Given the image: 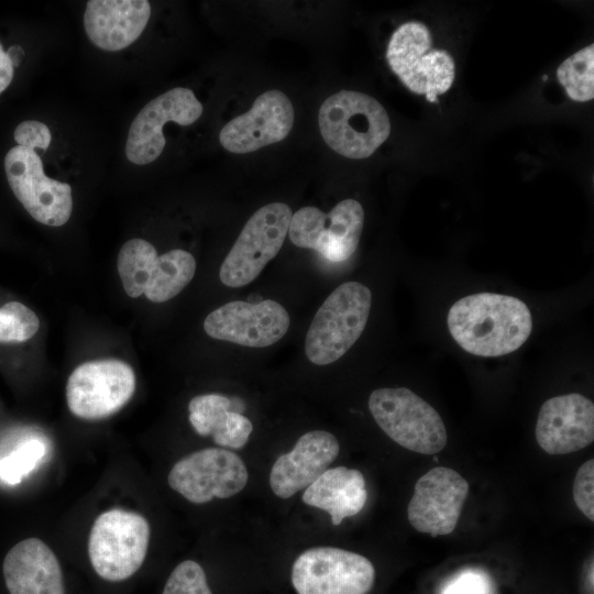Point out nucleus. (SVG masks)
Here are the masks:
<instances>
[{
  "instance_id": "f257e3e1",
  "label": "nucleus",
  "mask_w": 594,
  "mask_h": 594,
  "mask_svg": "<svg viewBox=\"0 0 594 594\" xmlns=\"http://www.w3.org/2000/svg\"><path fill=\"white\" fill-rule=\"evenodd\" d=\"M450 334L466 352L485 358L506 355L530 336L532 318L520 299L493 293L465 296L447 317Z\"/></svg>"
},
{
  "instance_id": "f03ea898",
  "label": "nucleus",
  "mask_w": 594,
  "mask_h": 594,
  "mask_svg": "<svg viewBox=\"0 0 594 594\" xmlns=\"http://www.w3.org/2000/svg\"><path fill=\"white\" fill-rule=\"evenodd\" d=\"M318 122L329 147L354 160L371 156L391 133L384 107L359 91L341 90L327 98L319 109Z\"/></svg>"
},
{
  "instance_id": "7ed1b4c3",
  "label": "nucleus",
  "mask_w": 594,
  "mask_h": 594,
  "mask_svg": "<svg viewBox=\"0 0 594 594\" xmlns=\"http://www.w3.org/2000/svg\"><path fill=\"white\" fill-rule=\"evenodd\" d=\"M372 305L370 288L359 282L339 285L317 310L305 339V353L316 365L342 358L361 337Z\"/></svg>"
},
{
  "instance_id": "20e7f679",
  "label": "nucleus",
  "mask_w": 594,
  "mask_h": 594,
  "mask_svg": "<svg viewBox=\"0 0 594 594\" xmlns=\"http://www.w3.org/2000/svg\"><path fill=\"white\" fill-rule=\"evenodd\" d=\"M369 409L378 427L407 450L436 454L447 444V429L438 411L406 387L373 391Z\"/></svg>"
},
{
  "instance_id": "39448f33",
  "label": "nucleus",
  "mask_w": 594,
  "mask_h": 594,
  "mask_svg": "<svg viewBox=\"0 0 594 594\" xmlns=\"http://www.w3.org/2000/svg\"><path fill=\"white\" fill-rule=\"evenodd\" d=\"M150 537L148 521L138 513L113 508L100 514L88 539L94 570L109 582L131 578L144 562Z\"/></svg>"
},
{
  "instance_id": "423d86ee",
  "label": "nucleus",
  "mask_w": 594,
  "mask_h": 594,
  "mask_svg": "<svg viewBox=\"0 0 594 594\" xmlns=\"http://www.w3.org/2000/svg\"><path fill=\"white\" fill-rule=\"evenodd\" d=\"M392 70L413 92L425 95L430 102L448 91L454 80L452 56L432 48L428 28L416 21L402 24L392 35L386 52Z\"/></svg>"
},
{
  "instance_id": "0eeeda50",
  "label": "nucleus",
  "mask_w": 594,
  "mask_h": 594,
  "mask_svg": "<svg viewBox=\"0 0 594 594\" xmlns=\"http://www.w3.org/2000/svg\"><path fill=\"white\" fill-rule=\"evenodd\" d=\"M292 216L290 207L283 202H272L256 210L220 266L221 283L228 287H242L253 282L278 254L288 234Z\"/></svg>"
},
{
  "instance_id": "6e6552de",
  "label": "nucleus",
  "mask_w": 594,
  "mask_h": 594,
  "mask_svg": "<svg viewBox=\"0 0 594 594\" xmlns=\"http://www.w3.org/2000/svg\"><path fill=\"white\" fill-rule=\"evenodd\" d=\"M375 574L366 557L337 547L318 546L295 559L290 580L297 594H369Z\"/></svg>"
},
{
  "instance_id": "1a4fd4ad",
  "label": "nucleus",
  "mask_w": 594,
  "mask_h": 594,
  "mask_svg": "<svg viewBox=\"0 0 594 594\" xmlns=\"http://www.w3.org/2000/svg\"><path fill=\"white\" fill-rule=\"evenodd\" d=\"M249 471L244 461L224 448H206L178 460L167 482L172 490L193 504L227 499L244 490Z\"/></svg>"
},
{
  "instance_id": "9d476101",
  "label": "nucleus",
  "mask_w": 594,
  "mask_h": 594,
  "mask_svg": "<svg viewBox=\"0 0 594 594\" xmlns=\"http://www.w3.org/2000/svg\"><path fill=\"white\" fill-rule=\"evenodd\" d=\"M364 223L362 205L344 199L328 213L302 207L290 219L288 235L298 248L311 249L330 262H344L355 252Z\"/></svg>"
},
{
  "instance_id": "9b49d317",
  "label": "nucleus",
  "mask_w": 594,
  "mask_h": 594,
  "mask_svg": "<svg viewBox=\"0 0 594 594\" xmlns=\"http://www.w3.org/2000/svg\"><path fill=\"white\" fill-rule=\"evenodd\" d=\"M8 183L30 216L37 222L61 227L73 211L72 187L45 175L36 151L16 145L4 157Z\"/></svg>"
},
{
  "instance_id": "f8f14e48",
  "label": "nucleus",
  "mask_w": 594,
  "mask_h": 594,
  "mask_svg": "<svg viewBox=\"0 0 594 594\" xmlns=\"http://www.w3.org/2000/svg\"><path fill=\"white\" fill-rule=\"evenodd\" d=\"M134 391L135 374L129 364L120 360L90 361L69 375L66 400L73 415L96 420L121 409Z\"/></svg>"
},
{
  "instance_id": "ddd939ff",
  "label": "nucleus",
  "mask_w": 594,
  "mask_h": 594,
  "mask_svg": "<svg viewBox=\"0 0 594 594\" xmlns=\"http://www.w3.org/2000/svg\"><path fill=\"white\" fill-rule=\"evenodd\" d=\"M290 318L277 301L234 300L211 311L204 329L213 339L249 348H266L279 341L288 331Z\"/></svg>"
},
{
  "instance_id": "4468645a",
  "label": "nucleus",
  "mask_w": 594,
  "mask_h": 594,
  "mask_svg": "<svg viewBox=\"0 0 594 594\" xmlns=\"http://www.w3.org/2000/svg\"><path fill=\"white\" fill-rule=\"evenodd\" d=\"M202 111L204 107L194 91L184 87L173 88L152 99L131 123L125 143L128 160L136 165L154 162L166 144L163 134L165 123L190 125Z\"/></svg>"
},
{
  "instance_id": "2eb2a0df",
  "label": "nucleus",
  "mask_w": 594,
  "mask_h": 594,
  "mask_svg": "<svg viewBox=\"0 0 594 594\" xmlns=\"http://www.w3.org/2000/svg\"><path fill=\"white\" fill-rule=\"evenodd\" d=\"M469 494V483L457 471L436 466L415 484L407 507L414 529L431 537L451 534L458 525Z\"/></svg>"
},
{
  "instance_id": "dca6fc26",
  "label": "nucleus",
  "mask_w": 594,
  "mask_h": 594,
  "mask_svg": "<svg viewBox=\"0 0 594 594\" xmlns=\"http://www.w3.org/2000/svg\"><path fill=\"white\" fill-rule=\"evenodd\" d=\"M295 111L279 90L261 94L245 113L233 118L220 131L219 141L229 152L246 154L284 140L290 132Z\"/></svg>"
},
{
  "instance_id": "f3484780",
  "label": "nucleus",
  "mask_w": 594,
  "mask_h": 594,
  "mask_svg": "<svg viewBox=\"0 0 594 594\" xmlns=\"http://www.w3.org/2000/svg\"><path fill=\"white\" fill-rule=\"evenodd\" d=\"M536 440L549 454H568L588 447L594 440V404L571 393L546 400L536 422Z\"/></svg>"
},
{
  "instance_id": "a211bd4d",
  "label": "nucleus",
  "mask_w": 594,
  "mask_h": 594,
  "mask_svg": "<svg viewBox=\"0 0 594 594\" xmlns=\"http://www.w3.org/2000/svg\"><path fill=\"white\" fill-rule=\"evenodd\" d=\"M339 453L340 443L333 433L321 429L305 432L290 451L274 461L268 475L273 494L292 498L329 469Z\"/></svg>"
},
{
  "instance_id": "6ab92c4d",
  "label": "nucleus",
  "mask_w": 594,
  "mask_h": 594,
  "mask_svg": "<svg viewBox=\"0 0 594 594\" xmlns=\"http://www.w3.org/2000/svg\"><path fill=\"white\" fill-rule=\"evenodd\" d=\"M151 16L146 0H90L84 13V26L98 48L117 52L134 43Z\"/></svg>"
},
{
  "instance_id": "aec40b11",
  "label": "nucleus",
  "mask_w": 594,
  "mask_h": 594,
  "mask_svg": "<svg viewBox=\"0 0 594 594\" xmlns=\"http://www.w3.org/2000/svg\"><path fill=\"white\" fill-rule=\"evenodd\" d=\"M2 572L9 594H65L59 561L37 538L13 546L4 557Z\"/></svg>"
},
{
  "instance_id": "412c9836",
  "label": "nucleus",
  "mask_w": 594,
  "mask_h": 594,
  "mask_svg": "<svg viewBox=\"0 0 594 594\" xmlns=\"http://www.w3.org/2000/svg\"><path fill=\"white\" fill-rule=\"evenodd\" d=\"M364 475L344 465L327 469L304 490L301 501L310 507L324 510L333 526L358 515L367 501Z\"/></svg>"
},
{
  "instance_id": "4be33fe9",
  "label": "nucleus",
  "mask_w": 594,
  "mask_h": 594,
  "mask_svg": "<svg viewBox=\"0 0 594 594\" xmlns=\"http://www.w3.org/2000/svg\"><path fill=\"white\" fill-rule=\"evenodd\" d=\"M229 397L211 393L195 396L188 404L189 422L195 431L211 436L213 442L224 449L243 448L253 431L251 420L230 408Z\"/></svg>"
},
{
  "instance_id": "5701e85b",
  "label": "nucleus",
  "mask_w": 594,
  "mask_h": 594,
  "mask_svg": "<svg viewBox=\"0 0 594 594\" xmlns=\"http://www.w3.org/2000/svg\"><path fill=\"white\" fill-rule=\"evenodd\" d=\"M196 260L187 251L175 249L157 255L144 295L153 302H164L177 296L193 279Z\"/></svg>"
},
{
  "instance_id": "b1692460",
  "label": "nucleus",
  "mask_w": 594,
  "mask_h": 594,
  "mask_svg": "<svg viewBox=\"0 0 594 594\" xmlns=\"http://www.w3.org/2000/svg\"><path fill=\"white\" fill-rule=\"evenodd\" d=\"M156 257V249L143 239H131L122 245L118 272L128 296L136 298L144 294Z\"/></svg>"
},
{
  "instance_id": "393cba45",
  "label": "nucleus",
  "mask_w": 594,
  "mask_h": 594,
  "mask_svg": "<svg viewBox=\"0 0 594 594\" xmlns=\"http://www.w3.org/2000/svg\"><path fill=\"white\" fill-rule=\"evenodd\" d=\"M594 46L568 57L558 68L557 75L570 98L575 101H588L594 97Z\"/></svg>"
},
{
  "instance_id": "a878e982",
  "label": "nucleus",
  "mask_w": 594,
  "mask_h": 594,
  "mask_svg": "<svg viewBox=\"0 0 594 594\" xmlns=\"http://www.w3.org/2000/svg\"><path fill=\"white\" fill-rule=\"evenodd\" d=\"M37 316L25 305L10 301L0 308V342L18 343L31 339L38 330Z\"/></svg>"
},
{
  "instance_id": "bb28decb",
  "label": "nucleus",
  "mask_w": 594,
  "mask_h": 594,
  "mask_svg": "<svg viewBox=\"0 0 594 594\" xmlns=\"http://www.w3.org/2000/svg\"><path fill=\"white\" fill-rule=\"evenodd\" d=\"M45 454V446L37 439L20 444L15 450L0 459V479L16 485L32 472Z\"/></svg>"
},
{
  "instance_id": "cd10ccee",
  "label": "nucleus",
  "mask_w": 594,
  "mask_h": 594,
  "mask_svg": "<svg viewBox=\"0 0 594 594\" xmlns=\"http://www.w3.org/2000/svg\"><path fill=\"white\" fill-rule=\"evenodd\" d=\"M162 594H212L199 563L185 560L169 574Z\"/></svg>"
},
{
  "instance_id": "c85d7f7f",
  "label": "nucleus",
  "mask_w": 594,
  "mask_h": 594,
  "mask_svg": "<svg viewBox=\"0 0 594 594\" xmlns=\"http://www.w3.org/2000/svg\"><path fill=\"white\" fill-rule=\"evenodd\" d=\"M439 594H496V586L485 570L464 568L442 583Z\"/></svg>"
},
{
  "instance_id": "c756f323",
  "label": "nucleus",
  "mask_w": 594,
  "mask_h": 594,
  "mask_svg": "<svg viewBox=\"0 0 594 594\" xmlns=\"http://www.w3.org/2000/svg\"><path fill=\"white\" fill-rule=\"evenodd\" d=\"M573 499L578 508L594 520V460H587L578 469L572 487Z\"/></svg>"
},
{
  "instance_id": "7c9ffc66",
  "label": "nucleus",
  "mask_w": 594,
  "mask_h": 594,
  "mask_svg": "<svg viewBox=\"0 0 594 594\" xmlns=\"http://www.w3.org/2000/svg\"><path fill=\"white\" fill-rule=\"evenodd\" d=\"M14 141L18 145L45 152L52 141V134L46 124L37 120L21 122L14 130Z\"/></svg>"
},
{
  "instance_id": "2f4dec72",
  "label": "nucleus",
  "mask_w": 594,
  "mask_h": 594,
  "mask_svg": "<svg viewBox=\"0 0 594 594\" xmlns=\"http://www.w3.org/2000/svg\"><path fill=\"white\" fill-rule=\"evenodd\" d=\"M13 73V64L0 43V94L11 84Z\"/></svg>"
},
{
  "instance_id": "473e14b6",
  "label": "nucleus",
  "mask_w": 594,
  "mask_h": 594,
  "mask_svg": "<svg viewBox=\"0 0 594 594\" xmlns=\"http://www.w3.org/2000/svg\"><path fill=\"white\" fill-rule=\"evenodd\" d=\"M8 56L10 57L13 67L18 66L21 63V59L24 56V52L20 46H12L7 52Z\"/></svg>"
}]
</instances>
